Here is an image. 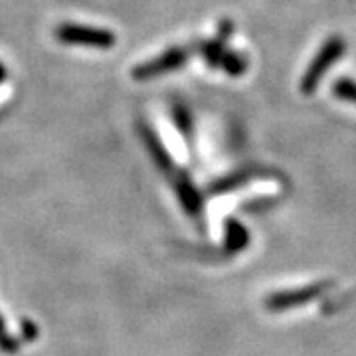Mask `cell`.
<instances>
[{"instance_id": "obj_1", "label": "cell", "mask_w": 356, "mask_h": 356, "mask_svg": "<svg viewBox=\"0 0 356 356\" xmlns=\"http://www.w3.org/2000/svg\"><path fill=\"white\" fill-rule=\"evenodd\" d=\"M344 50H346V42L343 36H331L321 46V50L317 51V56L313 58V62L309 64L305 74L301 77V93L303 95H311L317 91L321 79L327 76V72L331 70L334 62H339L343 58Z\"/></svg>"}, {"instance_id": "obj_2", "label": "cell", "mask_w": 356, "mask_h": 356, "mask_svg": "<svg viewBox=\"0 0 356 356\" xmlns=\"http://www.w3.org/2000/svg\"><path fill=\"white\" fill-rule=\"evenodd\" d=\"M54 36L60 44H65V46H81V48H95V50H111L117 44V38L111 30L72 24V22L58 26L54 30Z\"/></svg>"}, {"instance_id": "obj_3", "label": "cell", "mask_w": 356, "mask_h": 356, "mask_svg": "<svg viewBox=\"0 0 356 356\" xmlns=\"http://www.w3.org/2000/svg\"><path fill=\"white\" fill-rule=\"evenodd\" d=\"M188 58H191V50L188 48L175 46L170 50L163 51L154 60H149V62H143V64L135 65L133 72H131V77L137 79V81H149V79H154V77L166 76V74L175 72L178 67H182V65L188 62Z\"/></svg>"}, {"instance_id": "obj_4", "label": "cell", "mask_w": 356, "mask_h": 356, "mask_svg": "<svg viewBox=\"0 0 356 356\" xmlns=\"http://www.w3.org/2000/svg\"><path fill=\"white\" fill-rule=\"evenodd\" d=\"M332 281H318V283H313V285H307V287H301V289H293V291H283L275 293L271 297L266 299V307L269 311H287L291 307L305 305L309 301L317 299L318 295L331 289Z\"/></svg>"}, {"instance_id": "obj_5", "label": "cell", "mask_w": 356, "mask_h": 356, "mask_svg": "<svg viewBox=\"0 0 356 356\" xmlns=\"http://www.w3.org/2000/svg\"><path fill=\"white\" fill-rule=\"evenodd\" d=\"M232 32H234V22L224 20L222 26H220V32H218L216 38L202 46L204 60H206V64L210 65V67H218V65H220L222 56L226 54V42H228L229 36H232Z\"/></svg>"}, {"instance_id": "obj_6", "label": "cell", "mask_w": 356, "mask_h": 356, "mask_svg": "<svg viewBox=\"0 0 356 356\" xmlns=\"http://www.w3.org/2000/svg\"><path fill=\"white\" fill-rule=\"evenodd\" d=\"M143 139H145V143H147V147L151 149V153H153L154 161L159 163V166H163V168H170V156L166 154V151L163 149V145H161L159 137L154 135L153 129L143 127Z\"/></svg>"}, {"instance_id": "obj_7", "label": "cell", "mask_w": 356, "mask_h": 356, "mask_svg": "<svg viewBox=\"0 0 356 356\" xmlns=\"http://www.w3.org/2000/svg\"><path fill=\"white\" fill-rule=\"evenodd\" d=\"M220 65H222V70L232 77H238L245 74V70H248V60L243 58L242 54H238V51H226L224 56H222V60H220Z\"/></svg>"}, {"instance_id": "obj_8", "label": "cell", "mask_w": 356, "mask_h": 356, "mask_svg": "<svg viewBox=\"0 0 356 356\" xmlns=\"http://www.w3.org/2000/svg\"><path fill=\"white\" fill-rule=\"evenodd\" d=\"M178 192H180V198H182V202L186 204V208L194 212L198 206H200V200H198V192L194 191V186L191 184V180L186 177H180L177 182Z\"/></svg>"}, {"instance_id": "obj_9", "label": "cell", "mask_w": 356, "mask_h": 356, "mask_svg": "<svg viewBox=\"0 0 356 356\" xmlns=\"http://www.w3.org/2000/svg\"><path fill=\"white\" fill-rule=\"evenodd\" d=\"M332 93L344 99V102H350L356 105V81L350 77H341L332 83Z\"/></svg>"}, {"instance_id": "obj_10", "label": "cell", "mask_w": 356, "mask_h": 356, "mask_svg": "<svg viewBox=\"0 0 356 356\" xmlns=\"http://www.w3.org/2000/svg\"><path fill=\"white\" fill-rule=\"evenodd\" d=\"M175 123H177V127L180 129L184 135H191V131H192L191 115H188V111H186L184 107H177V109H175Z\"/></svg>"}, {"instance_id": "obj_11", "label": "cell", "mask_w": 356, "mask_h": 356, "mask_svg": "<svg viewBox=\"0 0 356 356\" xmlns=\"http://www.w3.org/2000/svg\"><path fill=\"white\" fill-rule=\"evenodd\" d=\"M6 76H8V72H6V67H4V65L0 64V83H2L4 79H6Z\"/></svg>"}]
</instances>
